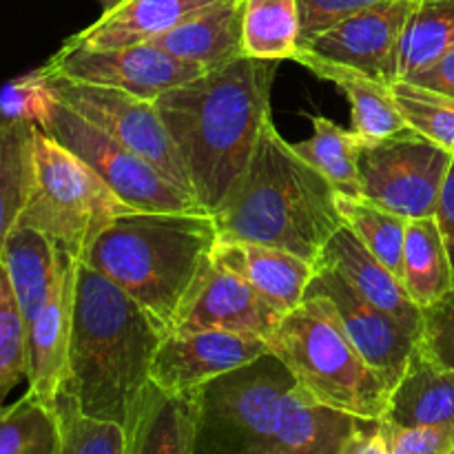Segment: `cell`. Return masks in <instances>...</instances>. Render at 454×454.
Here are the masks:
<instances>
[{
    "label": "cell",
    "mask_w": 454,
    "mask_h": 454,
    "mask_svg": "<svg viewBox=\"0 0 454 454\" xmlns=\"http://www.w3.org/2000/svg\"><path fill=\"white\" fill-rule=\"evenodd\" d=\"M278 62L242 56L155 100L200 207L215 213L270 118Z\"/></svg>",
    "instance_id": "1"
},
{
    "label": "cell",
    "mask_w": 454,
    "mask_h": 454,
    "mask_svg": "<svg viewBox=\"0 0 454 454\" xmlns=\"http://www.w3.org/2000/svg\"><path fill=\"white\" fill-rule=\"evenodd\" d=\"M357 421L315 403L269 353L200 388L193 454H337Z\"/></svg>",
    "instance_id": "2"
},
{
    "label": "cell",
    "mask_w": 454,
    "mask_h": 454,
    "mask_svg": "<svg viewBox=\"0 0 454 454\" xmlns=\"http://www.w3.org/2000/svg\"><path fill=\"white\" fill-rule=\"evenodd\" d=\"M167 333L109 278L84 262L75 269L69 368L62 393L87 415L129 433L151 384V366Z\"/></svg>",
    "instance_id": "3"
},
{
    "label": "cell",
    "mask_w": 454,
    "mask_h": 454,
    "mask_svg": "<svg viewBox=\"0 0 454 454\" xmlns=\"http://www.w3.org/2000/svg\"><path fill=\"white\" fill-rule=\"evenodd\" d=\"M213 217L220 238L269 244L310 264L344 226L337 191L279 136L270 118Z\"/></svg>",
    "instance_id": "4"
},
{
    "label": "cell",
    "mask_w": 454,
    "mask_h": 454,
    "mask_svg": "<svg viewBox=\"0 0 454 454\" xmlns=\"http://www.w3.org/2000/svg\"><path fill=\"white\" fill-rule=\"evenodd\" d=\"M217 238L213 213L131 211L115 217L80 262L109 278L171 333Z\"/></svg>",
    "instance_id": "5"
},
{
    "label": "cell",
    "mask_w": 454,
    "mask_h": 454,
    "mask_svg": "<svg viewBox=\"0 0 454 454\" xmlns=\"http://www.w3.org/2000/svg\"><path fill=\"white\" fill-rule=\"evenodd\" d=\"M266 341L315 403L362 421L384 419L390 388L359 355L324 297L306 295Z\"/></svg>",
    "instance_id": "6"
},
{
    "label": "cell",
    "mask_w": 454,
    "mask_h": 454,
    "mask_svg": "<svg viewBox=\"0 0 454 454\" xmlns=\"http://www.w3.org/2000/svg\"><path fill=\"white\" fill-rule=\"evenodd\" d=\"M136 208L40 127L31 146V186L18 224L43 231L67 253L82 260L93 239L115 220Z\"/></svg>",
    "instance_id": "7"
},
{
    "label": "cell",
    "mask_w": 454,
    "mask_h": 454,
    "mask_svg": "<svg viewBox=\"0 0 454 454\" xmlns=\"http://www.w3.org/2000/svg\"><path fill=\"white\" fill-rule=\"evenodd\" d=\"M40 129L84 160L136 211H204L189 191L168 180L155 164L120 145L62 102L53 100Z\"/></svg>",
    "instance_id": "8"
},
{
    "label": "cell",
    "mask_w": 454,
    "mask_h": 454,
    "mask_svg": "<svg viewBox=\"0 0 454 454\" xmlns=\"http://www.w3.org/2000/svg\"><path fill=\"white\" fill-rule=\"evenodd\" d=\"M452 158L411 127L381 140H362V198L406 220L434 217Z\"/></svg>",
    "instance_id": "9"
},
{
    "label": "cell",
    "mask_w": 454,
    "mask_h": 454,
    "mask_svg": "<svg viewBox=\"0 0 454 454\" xmlns=\"http://www.w3.org/2000/svg\"><path fill=\"white\" fill-rule=\"evenodd\" d=\"M44 78L56 100L62 102L67 109L149 160L168 180L193 195L184 162L168 136L155 100H145L120 89L75 82L58 75H44Z\"/></svg>",
    "instance_id": "10"
},
{
    "label": "cell",
    "mask_w": 454,
    "mask_h": 454,
    "mask_svg": "<svg viewBox=\"0 0 454 454\" xmlns=\"http://www.w3.org/2000/svg\"><path fill=\"white\" fill-rule=\"evenodd\" d=\"M40 71L75 82L120 89L145 100H158L162 93L207 74L204 67L177 60L151 43L122 49H87L67 40Z\"/></svg>",
    "instance_id": "11"
},
{
    "label": "cell",
    "mask_w": 454,
    "mask_h": 454,
    "mask_svg": "<svg viewBox=\"0 0 454 454\" xmlns=\"http://www.w3.org/2000/svg\"><path fill=\"white\" fill-rule=\"evenodd\" d=\"M306 295H319L328 301L341 328L359 350L368 366L386 381L390 390L397 386L415 353L419 337L399 319L364 300L340 273L315 266V278Z\"/></svg>",
    "instance_id": "12"
},
{
    "label": "cell",
    "mask_w": 454,
    "mask_h": 454,
    "mask_svg": "<svg viewBox=\"0 0 454 454\" xmlns=\"http://www.w3.org/2000/svg\"><path fill=\"white\" fill-rule=\"evenodd\" d=\"M262 337L229 331H171L151 366V381L171 395L193 393L269 355Z\"/></svg>",
    "instance_id": "13"
},
{
    "label": "cell",
    "mask_w": 454,
    "mask_h": 454,
    "mask_svg": "<svg viewBox=\"0 0 454 454\" xmlns=\"http://www.w3.org/2000/svg\"><path fill=\"white\" fill-rule=\"evenodd\" d=\"M417 0H384L346 18L306 44V51L353 67L380 82H397V51Z\"/></svg>",
    "instance_id": "14"
},
{
    "label": "cell",
    "mask_w": 454,
    "mask_h": 454,
    "mask_svg": "<svg viewBox=\"0 0 454 454\" xmlns=\"http://www.w3.org/2000/svg\"><path fill=\"white\" fill-rule=\"evenodd\" d=\"M284 313L238 273L208 260L171 331H229L269 340Z\"/></svg>",
    "instance_id": "15"
},
{
    "label": "cell",
    "mask_w": 454,
    "mask_h": 454,
    "mask_svg": "<svg viewBox=\"0 0 454 454\" xmlns=\"http://www.w3.org/2000/svg\"><path fill=\"white\" fill-rule=\"evenodd\" d=\"M78 262L71 253H67L47 304L29 326V372H27L29 390L27 393L47 406L56 403L67 381Z\"/></svg>",
    "instance_id": "16"
},
{
    "label": "cell",
    "mask_w": 454,
    "mask_h": 454,
    "mask_svg": "<svg viewBox=\"0 0 454 454\" xmlns=\"http://www.w3.org/2000/svg\"><path fill=\"white\" fill-rule=\"evenodd\" d=\"M211 260L238 273L284 315L304 301L315 278V264L269 244L217 238Z\"/></svg>",
    "instance_id": "17"
},
{
    "label": "cell",
    "mask_w": 454,
    "mask_h": 454,
    "mask_svg": "<svg viewBox=\"0 0 454 454\" xmlns=\"http://www.w3.org/2000/svg\"><path fill=\"white\" fill-rule=\"evenodd\" d=\"M315 266L340 273L364 300L393 315L408 331L419 337L421 309L411 300L402 279L388 266L381 264L348 226L344 224L328 239Z\"/></svg>",
    "instance_id": "18"
},
{
    "label": "cell",
    "mask_w": 454,
    "mask_h": 454,
    "mask_svg": "<svg viewBox=\"0 0 454 454\" xmlns=\"http://www.w3.org/2000/svg\"><path fill=\"white\" fill-rule=\"evenodd\" d=\"M224 0H118L67 43L87 49H122L151 43L195 13Z\"/></svg>",
    "instance_id": "19"
},
{
    "label": "cell",
    "mask_w": 454,
    "mask_h": 454,
    "mask_svg": "<svg viewBox=\"0 0 454 454\" xmlns=\"http://www.w3.org/2000/svg\"><path fill=\"white\" fill-rule=\"evenodd\" d=\"M177 60L215 69L244 56L242 0H224L151 40Z\"/></svg>",
    "instance_id": "20"
},
{
    "label": "cell",
    "mask_w": 454,
    "mask_h": 454,
    "mask_svg": "<svg viewBox=\"0 0 454 454\" xmlns=\"http://www.w3.org/2000/svg\"><path fill=\"white\" fill-rule=\"evenodd\" d=\"M293 60L313 71L317 78L333 82L344 93L350 105L353 131L364 142L381 140V137H388L408 127L406 120L399 114L390 84L380 82L353 67L324 60L306 49H300Z\"/></svg>",
    "instance_id": "21"
},
{
    "label": "cell",
    "mask_w": 454,
    "mask_h": 454,
    "mask_svg": "<svg viewBox=\"0 0 454 454\" xmlns=\"http://www.w3.org/2000/svg\"><path fill=\"white\" fill-rule=\"evenodd\" d=\"M384 421L403 428L454 426V372L419 344L388 397Z\"/></svg>",
    "instance_id": "22"
},
{
    "label": "cell",
    "mask_w": 454,
    "mask_h": 454,
    "mask_svg": "<svg viewBox=\"0 0 454 454\" xmlns=\"http://www.w3.org/2000/svg\"><path fill=\"white\" fill-rule=\"evenodd\" d=\"M200 390L171 395L151 381L127 433V454H193Z\"/></svg>",
    "instance_id": "23"
},
{
    "label": "cell",
    "mask_w": 454,
    "mask_h": 454,
    "mask_svg": "<svg viewBox=\"0 0 454 454\" xmlns=\"http://www.w3.org/2000/svg\"><path fill=\"white\" fill-rule=\"evenodd\" d=\"M65 255V248L58 247L43 231L18 224L9 233L0 262L7 270L27 326H31V322L47 304Z\"/></svg>",
    "instance_id": "24"
},
{
    "label": "cell",
    "mask_w": 454,
    "mask_h": 454,
    "mask_svg": "<svg viewBox=\"0 0 454 454\" xmlns=\"http://www.w3.org/2000/svg\"><path fill=\"white\" fill-rule=\"evenodd\" d=\"M402 282L419 309L437 301L454 286L450 255L434 217L408 222Z\"/></svg>",
    "instance_id": "25"
},
{
    "label": "cell",
    "mask_w": 454,
    "mask_h": 454,
    "mask_svg": "<svg viewBox=\"0 0 454 454\" xmlns=\"http://www.w3.org/2000/svg\"><path fill=\"white\" fill-rule=\"evenodd\" d=\"M244 56L293 60L301 47L297 0H242Z\"/></svg>",
    "instance_id": "26"
},
{
    "label": "cell",
    "mask_w": 454,
    "mask_h": 454,
    "mask_svg": "<svg viewBox=\"0 0 454 454\" xmlns=\"http://www.w3.org/2000/svg\"><path fill=\"white\" fill-rule=\"evenodd\" d=\"M359 146L362 137L353 129H344L328 118H313V136L293 145L301 160L317 168L337 195L362 198L359 180Z\"/></svg>",
    "instance_id": "27"
},
{
    "label": "cell",
    "mask_w": 454,
    "mask_h": 454,
    "mask_svg": "<svg viewBox=\"0 0 454 454\" xmlns=\"http://www.w3.org/2000/svg\"><path fill=\"white\" fill-rule=\"evenodd\" d=\"M34 129L35 124L0 118V255L29 198Z\"/></svg>",
    "instance_id": "28"
},
{
    "label": "cell",
    "mask_w": 454,
    "mask_h": 454,
    "mask_svg": "<svg viewBox=\"0 0 454 454\" xmlns=\"http://www.w3.org/2000/svg\"><path fill=\"white\" fill-rule=\"evenodd\" d=\"M454 49V0H417L397 51V80H406Z\"/></svg>",
    "instance_id": "29"
},
{
    "label": "cell",
    "mask_w": 454,
    "mask_h": 454,
    "mask_svg": "<svg viewBox=\"0 0 454 454\" xmlns=\"http://www.w3.org/2000/svg\"><path fill=\"white\" fill-rule=\"evenodd\" d=\"M337 207L344 224L357 235L359 242L402 279L403 244H406V229L411 220L364 198L337 195Z\"/></svg>",
    "instance_id": "30"
},
{
    "label": "cell",
    "mask_w": 454,
    "mask_h": 454,
    "mask_svg": "<svg viewBox=\"0 0 454 454\" xmlns=\"http://www.w3.org/2000/svg\"><path fill=\"white\" fill-rule=\"evenodd\" d=\"M51 408L58 424L53 454H127L122 426L87 415L67 393L58 395Z\"/></svg>",
    "instance_id": "31"
},
{
    "label": "cell",
    "mask_w": 454,
    "mask_h": 454,
    "mask_svg": "<svg viewBox=\"0 0 454 454\" xmlns=\"http://www.w3.org/2000/svg\"><path fill=\"white\" fill-rule=\"evenodd\" d=\"M58 424L53 408L27 393L12 406L0 403V454H53Z\"/></svg>",
    "instance_id": "32"
},
{
    "label": "cell",
    "mask_w": 454,
    "mask_h": 454,
    "mask_svg": "<svg viewBox=\"0 0 454 454\" xmlns=\"http://www.w3.org/2000/svg\"><path fill=\"white\" fill-rule=\"evenodd\" d=\"M29 372V326L0 262V403Z\"/></svg>",
    "instance_id": "33"
},
{
    "label": "cell",
    "mask_w": 454,
    "mask_h": 454,
    "mask_svg": "<svg viewBox=\"0 0 454 454\" xmlns=\"http://www.w3.org/2000/svg\"><path fill=\"white\" fill-rule=\"evenodd\" d=\"M393 98L408 127L454 155V100L406 80L393 84Z\"/></svg>",
    "instance_id": "34"
},
{
    "label": "cell",
    "mask_w": 454,
    "mask_h": 454,
    "mask_svg": "<svg viewBox=\"0 0 454 454\" xmlns=\"http://www.w3.org/2000/svg\"><path fill=\"white\" fill-rule=\"evenodd\" d=\"M53 100L56 98L49 89L47 78L43 71L35 69L0 87V118L40 127L47 120Z\"/></svg>",
    "instance_id": "35"
},
{
    "label": "cell",
    "mask_w": 454,
    "mask_h": 454,
    "mask_svg": "<svg viewBox=\"0 0 454 454\" xmlns=\"http://www.w3.org/2000/svg\"><path fill=\"white\" fill-rule=\"evenodd\" d=\"M419 346L454 372V286L437 301L421 309Z\"/></svg>",
    "instance_id": "36"
},
{
    "label": "cell",
    "mask_w": 454,
    "mask_h": 454,
    "mask_svg": "<svg viewBox=\"0 0 454 454\" xmlns=\"http://www.w3.org/2000/svg\"><path fill=\"white\" fill-rule=\"evenodd\" d=\"M390 454H454V426H417L403 428L380 421Z\"/></svg>",
    "instance_id": "37"
},
{
    "label": "cell",
    "mask_w": 454,
    "mask_h": 454,
    "mask_svg": "<svg viewBox=\"0 0 454 454\" xmlns=\"http://www.w3.org/2000/svg\"><path fill=\"white\" fill-rule=\"evenodd\" d=\"M380 3H384V0H297V4H300L301 47L310 44L317 35H322L331 27L340 25L346 18Z\"/></svg>",
    "instance_id": "38"
},
{
    "label": "cell",
    "mask_w": 454,
    "mask_h": 454,
    "mask_svg": "<svg viewBox=\"0 0 454 454\" xmlns=\"http://www.w3.org/2000/svg\"><path fill=\"white\" fill-rule=\"evenodd\" d=\"M406 82H412L417 87L428 89V91H434L439 96H446L454 100V49L443 53L442 58H437L433 65L408 75Z\"/></svg>",
    "instance_id": "39"
},
{
    "label": "cell",
    "mask_w": 454,
    "mask_h": 454,
    "mask_svg": "<svg viewBox=\"0 0 454 454\" xmlns=\"http://www.w3.org/2000/svg\"><path fill=\"white\" fill-rule=\"evenodd\" d=\"M337 454H390L380 421H362L353 426L346 439L341 442Z\"/></svg>",
    "instance_id": "40"
},
{
    "label": "cell",
    "mask_w": 454,
    "mask_h": 454,
    "mask_svg": "<svg viewBox=\"0 0 454 454\" xmlns=\"http://www.w3.org/2000/svg\"><path fill=\"white\" fill-rule=\"evenodd\" d=\"M434 220H437L442 238L446 242L448 255H450L452 273H454V158L450 168H448L446 182L442 186V195H439L437 211H434Z\"/></svg>",
    "instance_id": "41"
},
{
    "label": "cell",
    "mask_w": 454,
    "mask_h": 454,
    "mask_svg": "<svg viewBox=\"0 0 454 454\" xmlns=\"http://www.w3.org/2000/svg\"><path fill=\"white\" fill-rule=\"evenodd\" d=\"M118 3V0H102V4H105V9H109V7H114V4Z\"/></svg>",
    "instance_id": "42"
}]
</instances>
